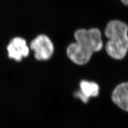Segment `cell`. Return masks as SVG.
<instances>
[{
  "instance_id": "obj_1",
  "label": "cell",
  "mask_w": 128,
  "mask_h": 128,
  "mask_svg": "<svg viewBox=\"0 0 128 128\" xmlns=\"http://www.w3.org/2000/svg\"><path fill=\"white\" fill-rule=\"evenodd\" d=\"M76 42L67 47L68 57L75 64L83 65L90 60L94 52L100 51L103 46L101 32L98 28L80 29L74 33Z\"/></svg>"
},
{
  "instance_id": "obj_4",
  "label": "cell",
  "mask_w": 128,
  "mask_h": 128,
  "mask_svg": "<svg viewBox=\"0 0 128 128\" xmlns=\"http://www.w3.org/2000/svg\"><path fill=\"white\" fill-rule=\"evenodd\" d=\"M8 56L17 62L21 61L23 58L29 54L30 49L26 41L22 38L17 37L13 38L7 47Z\"/></svg>"
},
{
  "instance_id": "obj_5",
  "label": "cell",
  "mask_w": 128,
  "mask_h": 128,
  "mask_svg": "<svg viewBox=\"0 0 128 128\" xmlns=\"http://www.w3.org/2000/svg\"><path fill=\"white\" fill-rule=\"evenodd\" d=\"M80 91L76 92L74 96L81 100L83 103L86 104L90 97H97L99 95V86L94 82L82 80L80 83Z\"/></svg>"
},
{
  "instance_id": "obj_2",
  "label": "cell",
  "mask_w": 128,
  "mask_h": 128,
  "mask_svg": "<svg viewBox=\"0 0 128 128\" xmlns=\"http://www.w3.org/2000/svg\"><path fill=\"white\" fill-rule=\"evenodd\" d=\"M105 36L108 39L106 44V51L112 58L121 60L128 51V26L118 20L107 24L105 30Z\"/></svg>"
},
{
  "instance_id": "obj_3",
  "label": "cell",
  "mask_w": 128,
  "mask_h": 128,
  "mask_svg": "<svg viewBox=\"0 0 128 128\" xmlns=\"http://www.w3.org/2000/svg\"><path fill=\"white\" fill-rule=\"evenodd\" d=\"M30 49L34 52L38 60H47L53 54L54 46L49 38L46 35H40L30 43Z\"/></svg>"
},
{
  "instance_id": "obj_6",
  "label": "cell",
  "mask_w": 128,
  "mask_h": 128,
  "mask_svg": "<svg viewBox=\"0 0 128 128\" xmlns=\"http://www.w3.org/2000/svg\"><path fill=\"white\" fill-rule=\"evenodd\" d=\"M112 100L121 110L128 112V82L116 86L112 94Z\"/></svg>"
},
{
  "instance_id": "obj_7",
  "label": "cell",
  "mask_w": 128,
  "mask_h": 128,
  "mask_svg": "<svg viewBox=\"0 0 128 128\" xmlns=\"http://www.w3.org/2000/svg\"><path fill=\"white\" fill-rule=\"evenodd\" d=\"M121 1L124 4L128 6V0H121Z\"/></svg>"
}]
</instances>
